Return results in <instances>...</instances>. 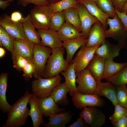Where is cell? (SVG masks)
I'll use <instances>...</instances> for the list:
<instances>
[{
    "label": "cell",
    "instance_id": "6da1fadb",
    "mask_svg": "<svg viewBox=\"0 0 127 127\" xmlns=\"http://www.w3.org/2000/svg\"><path fill=\"white\" fill-rule=\"evenodd\" d=\"M32 94L26 91L12 105L8 113V118L2 127H21L25 124L30 110L27 105Z\"/></svg>",
    "mask_w": 127,
    "mask_h": 127
},
{
    "label": "cell",
    "instance_id": "7a4b0ae2",
    "mask_svg": "<svg viewBox=\"0 0 127 127\" xmlns=\"http://www.w3.org/2000/svg\"><path fill=\"white\" fill-rule=\"evenodd\" d=\"M48 57L42 78L48 79L54 77L65 71L70 64L64 58L65 48L63 47L52 49Z\"/></svg>",
    "mask_w": 127,
    "mask_h": 127
},
{
    "label": "cell",
    "instance_id": "3957f363",
    "mask_svg": "<svg viewBox=\"0 0 127 127\" xmlns=\"http://www.w3.org/2000/svg\"><path fill=\"white\" fill-rule=\"evenodd\" d=\"M62 79L59 75L49 78L35 79L31 83L32 93L39 98L49 96L54 89L61 83Z\"/></svg>",
    "mask_w": 127,
    "mask_h": 127
},
{
    "label": "cell",
    "instance_id": "277c9868",
    "mask_svg": "<svg viewBox=\"0 0 127 127\" xmlns=\"http://www.w3.org/2000/svg\"><path fill=\"white\" fill-rule=\"evenodd\" d=\"M109 28L104 32L105 37L111 38L116 41L117 44L126 48L127 47V33L123 24L116 13L112 19L108 18L107 20Z\"/></svg>",
    "mask_w": 127,
    "mask_h": 127
},
{
    "label": "cell",
    "instance_id": "5b68a950",
    "mask_svg": "<svg viewBox=\"0 0 127 127\" xmlns=\"http://www.w3.org/2000/svg\"><path fill=\"white\" fill-rule=\"evenodd\" d=\"M52 52V49L49 47L34 45L32 62L35 67L33 74L35 79L42 77L47 60Z\"/></svg>",
    "mask_w": 127,
    "mask_h": 127
},
{
    "label": "cell",
    "instance_id": "8992f818",
    "mask_svg": "<svg viewBox=\"0 0 127 127\" xmlns=\"http://www.w3.org/2000/svg\"><path fill=\"white\" fill-rule=\"evenodd\" d=\"M52 13L49 5H36L30 11L31 20L37 29H49L50 19Z\"/></svg>",
    "mask_w": 127,
    "mask_h": 127
},
{
    "label": "cell",
    "instance_id": "52a82bcc",
    "mask_svg": "<svg viewBox=\"0 0 127 127\" xmlns=\"http://www.w3.org/2000/svg\"><path fill=\"white\" fill-rule=\"evenodd\" d=\"M78 92L83 94H95L97 82L87 68L76 73Z\"/></svg>",
    "mask_w": 127,
    "mask_h": 127
},
{
    "label": "cell",
    "instance_id": "ba28073f",
    "mask_svg": "<svg viewBox=\"0 0 127 127\" xmlns=\"http://www.w3.org/2000/svg\"><path fill=\"white\" fill-rule=\"evenodd\" d=\"M72 97V101L74 106L81 110L87 107H102L105 103L102 98L95 94H83L76 92L73 94Z\"/></svg>",
    "mask_w": 127,
    "mask_h": 127
},
{
    "label": "cell",
    "instance_id": "9c48e42d",
    "mask_svg": "<svg viewBox=\"0 0 127 127\" xmlns=\"http://www.w3.org/2000/svg\"><path fill=\"white\" fill-rule=\"evenodd\" d=\"M100 45L89 48L84 45L80 48L71 62L74 64L76 73L87 68L93 57L96 50Z\"/></svg>",
    "mask_w": 127,
    "mask_h": 127
},
{
    "label": "cell",
    "instance_id": "30bf717a",
    "mask_svg": "<svg viewBox=\"0 0 127 127\" xmlns=\"http://www.w3.org/2000/svg\"><path fill=\"white\" fill-rule=\"evenodd\" d=\"M97 107H85L79 113V116L83 118L90 127H100L105 123V115Z\"/></svg>",
    "mask_w": 127,
    "mask_h": 127
},
{
    "label": "cell",
    "instance_id": "8fae6325",
    "mask_svg": "<svg viewBox=\"0 0 127 127\" xmlns=\"http://www.w3.org/2000/svg\"><path fill=\"white\" fill-rule=\"evenodd\" d=\"M0 25L15 39L20 40L27 39L24 33L22 23L20 22L13 21L9 16L3 14L1 16Z\"/></svg>",
    "mask_w": 127,
    "mask_h": 127
},
{
    "label": "cell",
    "instance_id": "7c38bea8",
    "mask_svg": "<svg viewBox=\"0 0 127 127\" xmlns=\"http://www.w3.org/2000/svg\"><path fill=\"white\" fill-rule=\"evenodd\" d=\"M80 21L82 36L87 39L90 29L95 23L100 21L91 15L86 7L79 2L77 7Z\"/></svg>",
    "mask_w": 127,
    "mask_h": 127
},
{
    "label": "cell",
    "instance_id": "4fadbf2b",
    "mask_svg": "<svg viewBox=\"0 0 127 127\" xmlns=\"http://www.w3.org/2000/svg\"><path fill=\"white\" fill-rule=\"evenodd\" d=\"M37 29L41 38V45L52 49L63 47L57 32L50 29Z\"/></svg>",
    "mask_w": 127,
    "mask_h": 127
},
{
    "label": "cell",
    "instance_id": "5bb4252c",
    "mask_svg": "<svg viewBox=\"0 0 127 127\" xmlns=\"http://www.w3.org/2000/svg\"><path fill=\"white\" fill-rule=\"evenodd\" d=\"M103 27L99 21L94 24L91 27L85 46L90 48L101 45L106 41L104 33Z\"/></svg>",
    "mask_w": 127,
    "mask_h": 127
},
{
    "label": "cell",
    "instance_id": "9a60e30c",
    "mask_svg": "<svg viewBox=\"0 0 127 127\" xmlns=\"http://www.w3.org/2000/svg\"><path fill=\"white\" fill-rule=\"evenodd\" d=\"M34 45L28 39L24 40L15 39L13 52L22 56L28 61L32 62Z\"/></svg>",
    "mask_w": 127,
    "mask_h": 127
},
{
    "label": "cell",
    "instance_id": "2e32d148",
    "mask_svg": "<svg viewBox=\"0 0 127 127\" xmlns=\"http://www.w3.org/2000/svg\"><path fill=\"white\" fill-rule=\"evenodd\" d=\"M38 98L39 106L43 115L46 117L56 113L66 111L65 108H60L55 102L51 95Z\"/></svg>",
    "mask_w": 127,
    "mask_h": 127
},
{
    "label": "cell",
    "instance_id": "e0dca14e",
    "mask_svg": "<svg viewBox=\"0 0 127 127\" xmlns=\"http://www.w3.org/2000/svg\"><path fill=\"white\" fill-rule=\"evenodd\" d=\"M116 88L111 82L107 81L97 83L95 94L104 96L109 99L114 106L118 103L116 96Z\"/></svg>",
    "mask_w": 127,
    "mask_h": 127
},
{
    "label": "cell",
    "instance_id": "ac0fdd59",
    "mask_svg": "<svg viewBox=\"0 0 127 127\" xmlns=\"http://www.w3.org/2000/svg\"><path fill=\"white\" fill-rule=\"evenodd\" d=\"M84 5L89 12L98 19L102 24L105 30L107 27V20L110 16L102 11L98 6L94 0H78Z\"/></svg>",
    "mask_w": 127,
    "mask_h": 127
},
{
    "label": "cell",
    "instance_id": "d6986e66",
    "mask_svg": "<svg viewBox=\"0 0 127 127\" xmlns=\"http://www.w3.org/2000/svg\"><path fill=\"white\" fill-rule=\"evenodd\" d=\"M74 114L70 110L53 114L48 119V122L43 124L45 127H65L71 121Z\"/></svg>",
    "mask_w": 127,
    "mask_h": 127
},
{
    "label": "cell",
    "instance_id": "ffe728a7",
    "mask_svg": "<svg viewBox=\"0 0 127 127\" xmlns=\"http://www.w3.org/2000/svg\"><path fill=\"white\" fill-rule=\"evenodd\" d=\"M122 48L117 44H114L106 41L97 48L95 54L106 59H113L119 56L120 51Z\"/></svg>",
    "mask_w": 127,
    "mask_h": 127
},
{
    "label": "cell",
    "instance_id": "44dd1931",
    "mask_svg": "<svg viewBox=\"0 0 127 127\" xmlns=\"http://www.w3.org/2000/svg\"><path fill=\"white\" fill-rule=\"evenodd\" d=\"M87 39L82 36L74 39L63 42V47L65 49L67 53L66 60L69 64L71 63L73 56L78 49L85 45Z\"/></svg>",
    "mask_w": 127,
    "mask_h": 127
},
{
    "label": "cell",
    "instance_id": "7402d4cb",
    "mask_svg": "<svg viewBox=\"0 0 127 127\" xmlns=\"http://www.w3.org/2000/svg\"><path fill=\"white\" fill-rule=\"evenodd\" d=\"M106 59L95 54L88 65L87 68L97 82L102 79Z\"/></svg>",
    "mask_w": 127,
    "mask_h": 127
},
{
    "label": "cell",
    "instance_id": "603a6c76",
    "mask_svg": "<svg viewBox=\"0 0 127 127\" xmlns=\"http://www.w3.org/2000/svg\"><path fill=\"white\" fill-rule=\"evenodd\" d=\"M28 103L30 106L29 116L31 118L33 127H39L44 123L43 116L39 107L38 98L32 93Z\"/></svg>",
    "mask_w": 127,
    "mask_h": 127
},
{
    "label": "cell",
    "instance_id": "cb8c5ba5",
    "mask_svg": "<svg viewBox=\"0 0 127 127\" xmlns=\"http://www.w3.org/2000/svg\"><path fill=\"white\" fill-rule=\"evenodd\" d=\"M19 22L23 24L24 32L27 39L35 45L40 44L41 40L40 36L35 29L29 14L22 18Z\"/></svg>",
    "mask_w": 127,
    "mask_h": 127
},
{
    "label": "cell",
    "instance_id": "d4e9b609",
    "mask_svg": "<svg viewBox=\"0 0 127 127\" xmlns=\"http://www.w3.org/2000/svg\"><path fill=\"white\" fill-rule=\"evenodd\" d=\"M8 76L7 72L0 75V109L5 113L9 112L12 106L8 102L6 96Z\"/></svg>",
    "mask_w": 127,
    "mask_h": 127
},
{
    "label": "cell",
    "instance_id": "484cf974",
    "mask_svg": "<svg viewBox=\"0 0 127 127\" xmlns=\"http://www.w3.org/2000/svg\"><path fill=\"white\" fill-rule=\"evenodd\" d=\"M69 90V87L65 82L61 83L54 89L51 95L57 105L65 106L69 103L67 96Z\"/></svg>",
    "mask_w": 127,
    "mask_h": 127
},
{
    "label": "cell",
    "instance_id": "4316f807",
    "mask_svg": "<svg viewBox=\"0 0 127 127\" xmlns=\"http://www.w3.org/2000/svg\"><path fill=\"white\" fill-rule=\"evenodd\" d=\"M59 37L62 41L72 40L82 36L74 26L65 22L57 32Z\"/></svg>",
    "mask_w": 127,
    "mask_h": 127
},
{
    "label": "cell",
    "instance_id": "83f0119b",
    "mask_svg": "<svg viewBox=\"0 0 127 127\" xmlns=\"http://www.w3.org/2000/svg\"><path fill=\"white\" fill-rule=\"evenodd\" d=\"M60 73L64 77L65 82L69 88V92L70 95L72 96L74 93L78 92L76 85V75L73 63L70 64L67 69Z\"/></svg>",
    "mask_w": 127,
    "mask_h": 127
},
{
    "label": "cell",
    "instance_id": "f1b7e54d",
    "mask_svg": "<svg viewBox=\"0 0 127 127\" xmlns=\"http://www.w3.org/2000/svg\"><path fill=\"white\" fill-rule=\"evenodd\" d=\"M127 65V62L118 63L114 62L113 59H106L102 79L106 78L119 71Z\"/></svg>",
    "mask_w": 127,
    "mask_h": 127
},
{
    "label": "cell",
    "instance_id": "f546056e",
    "mask_svg": "<svg viewBox=\"0 0 127 127\" xmlns=\"http://www.w3.org/2000/svg\"><path fill=\"white\" fill-rule=\"evenodd\" d=\"M65 22L75 27L79 32H81L80 21L77 8H70L63 11Z\"/></svg>",
    "mask_w": 127,
    "mask_h": 127
},
{
    "label": "cell",
    "instance_id": "4dcf8cb0",
    "mask_svg": "<svg viewBox=\"0 0 127 127\" xmlns=\"http://www.w3.org/2000/svg\"><path fill=\"white\" fill-rule=\"evenodd\" d=\"M79 3L77 0H61L55 3L50 4L49 5L53 13L69 8H76Z\"/></svg>",
    "mask_w": 127,
    "mask_h": 127
},
{
    "label": "cell",
    "instance_id": "1f68e13d",
    "mask_svg": "<svg viewBox=\"0 0 127 127\" xmlns=\"http://www.w3.org/2000/svg\"><path fill=\"white\" fill-rule=\"evenodd\" d=\"M15 39L0 25V40L2 43L3 46L12 54L14 51V42Z\"/></svg>",
    "mask_w": 127,
    "mask_h": 127
},
{
    "label": "cell",
    "instance_id": "d6a6232c",
    "mask_svg": "<svg viewBox=\"0 0 127 127\" xmlns=\"http://www.w3.org/2000/svg\"><path fill=\"white\" fill-rule=\"evenodd\" d=\"M117 86L127 84V65L117 73L105 79Z\"/></svg>",
    "mask_w": 127,
    "mask_h": 127
},
{
    "label": "cell",
    "instance_id": "836d02e7",
    "mask_svg": "<svg viewBox=\"0 0 127 127\" xmlns=\"http://www.w3.org/2000/svg\"><path fill=\"white\" fill-rule=\"evenodd\" d=\"M65 21L63 11L52 13L50 18L49 29L57 32L63 26Z\"/></svg>",
    "mask_w": 127,
    "mask_h": 127
},
{
    "label": "cell",
    "instance_id": "e575fe53",
    "mask_svg": "<svg viewBox=\"0 0 127 127\" xmlns=\"http://www.w3.org/2000/svg\"><path fill=\"white\" fill-rule=\"evenodd\" d=\"M99 8L113 18L116 14L115 8L111 0H94Z\"/></svg>",
    "mask_w": 127,
    "mask_h": 127
},
{
    "label": "cell",
    "instance_id": "d590c367",
    "mask_svg": "<svg viewBox=\"0 0 127 127\" xmlns=\"http://www.w3.org/2000/svg\"><path fill=\"white\" fill-rule=\"evenodd\" d=\"M116 88L118 103L127 109V87L126 85L117 86Z\"/></svg>",
    "mask_w": 127,
    "mask_h": 127
},
{
    "label": "cell",
    "instance_id": "8d00e7d4",
    "mask_svg": "<svg viewBox=\"0 0 127 127\" xmlns=\"http://www.w3.org/2000/svg\"><path fill=\"white\" fill-rule=\"evenodd\" d=\"M12 55L13 67L18 72L23 71L24 66L28 61L22 56L14 52Z\"/></svg>",
    "mask_w": 127,
    "mask_h": 127
},
{
    "label": "cell",
    "instance_id": "74e56055",
    "mask_svg": "<svg viewBox=\"0 0 127 127\" xmlns=\"http://www.w3.org/2000/svg\"><path fill=\"white\" fill-rule=\"evenodd\" d=\"M114 107V112L109 118L112 123L117 121L127 114V109L118 103L115 105Z\"/></svg>",
    "mask_w": 127,
    "mask_h": 127
},
{
    "label": "cell",
    "instance_id": "f35d334b",
    "mask_svg": "<svg viewBox=\"0 0 127 127\" xmlns=\"http://www.w3.org/2000/svg\"><path fill=\"white\" fill-rule=\"evenodd\" d=\"M35 69V65L32 62L28 61L23 68V76L27 81L32 78Z\"/></svg>",
    "mask_w": 127,
    "mask_h": 127
},
{
    "label": "cell",
    "instance_id": "ab89813d",
    "mask_svg": "<svg viewBox=\"0 0 127 127\" xmlns=\"http://www.w3.org/2000/svg\"><path fill=\"white\" fill-rule=\"evenodd\" d=\"M19 5L25 7L30 4H32L36 5H49L50 4L46 0H17Z\"/></svg>",
    "mask_w": 127,
    "mask_h": 127
},
{
    "label": "cell",
    "instance_id": "60d3db41",
    "mask_svg": "<svg viewBox=\"0 0 127 127\" xmlns=\"http://www.w3.org/2000/svg\"><path fill=\"white\" fill-rule=\"evenodd\" d=\"M90 126L86 123L85 120L81 116L77 120L71 124L69 125L68 127H87Z\"/></svg>",
    "mask_w": 127,
    "mask_h": 127
},
{
    "label": "cell",
    "instance_id": "b9f144b4",
    "mask_svg": "<svg viewBox=\"0 0 127 127\" xmlns=\"http://www.w3.org/2000/svg\"><path fill=\"white\" fill-rule=\"evenodd\" d=\"M115 12L122 21L125 30L127 33V15L123 12H120L116 8Z\"/></svg>",
    "mask_w": 127,
    "mask_h": 127
},
{
    "label": "cell",
    "instance_id": "7bdbcfd3",
    "mask_svg": "<svg viewBox=\"0 0 127 127\" xmlns=\"http://www.w3.org/2000/svg\"><path fill=\"white\" fill-rule=\"evenodd\" d=\"M112 124L114 127H127V114Z\"/></svg>",
    "mask_w": 127,
    "mask_h": 127
},
{
    "label": "cell",
    "instance_id": "ee69618b",
    "mask_svg": "<svg viewBox=\"0 0 127 127\" xmlns=\"http://www.w3.org/2000/svg\"><path fill=\"white\" fill-rule=\"evenodd\" d=\"M127 0H111L115 8L120 12H122L123 6Z\"/></svg>",
    "mask_w": 127,
    "mask_h": 127
},
{
    "label": "cell",
    "instance_id": "f6af8a7d",
    "mask_svg": "<svg viewBox=\"0 0 127 127\" xmlns=\"http://www.w3.org/2000/svg\"><path fill=\"white\" fill-rule=\"evenodd\" d=\"M10 17L12 20L15 22H19L22 18V14L18 11L13 12Z\"/></svg>",
    "mask_w": 127,
    "mask_h": 127
},
{
    "label": "cell",
    "instance_id": "bcb514c9",
    "mask_svg": "<svg viewBox=\"0 0 127 127\" xmlns=\"http://www.w3.org/2000/svg\"><path fill=\"white\" fill-rule=\"evenodd\" d=\"M13 1V0H0V8L4 10L9 6L10 5L11 3Z\"/></svg>",
    "mask_w": 127,
    "mask_h": 127
},
{
    "label": "cell",
    "instance_id": "7dc6e473",
    "mask_svg": "<svg viewBox=\"0 0 127 127\" xmlns=\"http://www.w3.org/2000/svg\"><path fill=\"white\" fill-rule=\"evenodd\" d=\"M5 53L4 49L1 47H0V58H2L4 56Z\"/></svg>",
    "mask_w": 127,
    "mask_h": 127
},
{
    "label": "cell",
    "instance_id": "c3c4849f",
    "mask_svg": "<svg viewBox=\"0 0 127 127\" xmlns=\"http://www.w3.org/2000/svg\"><path fill=\"white\" fill-rule=\"evenodd\" d=\"M122 12H125L127 15V0L123 6Z\"/></svg>",
    "mask_w": 127,
    "mask_h": 127
},
{
    "label": "cell",
    "instance_id": "681fc988",
    "mask_svg": "<svg viewBox=\"0 0 127 127\" xmlns=\"http://www.w3.org/2000/svg\"><path fill=\"white\" fill-rule=\"evenodd\" d=\"M50 4L54 3L57 2L61 0H46Z\"/></svg>",
    "mask_w": 127,
    "mask_h": 127
},
{
    "label": "cell",
    "instance_id": "f907efd6",
    "mask_svg": "<svg viewBox=\"0 0 127 127\" xmlns=\"http://www.w3.org/2000/svg\"></svg>",
    "mask_w": 127,
    "mask_h": 127
},
{
    "label": "cell",
    "instance_id": "816d5d0a",
    "mask_svg": "<svg viewBox=\"0 0 127 127\" xmlns=\"http://www.w3.org/2000/svg\"></svg>",
    "mask_w": 127,
    "mask_h": 127
}]
</instances>
